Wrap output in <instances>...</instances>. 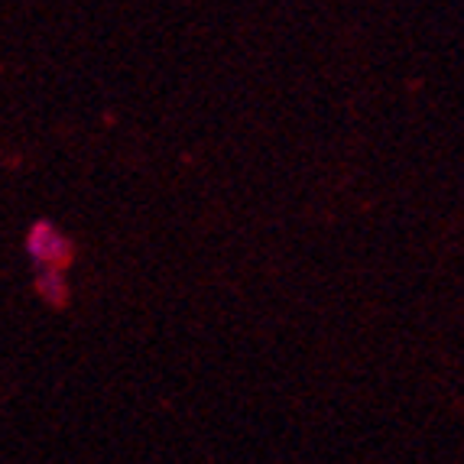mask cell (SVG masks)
Listing matches in <instances>:
<instances>
[{
  "instance_id": "obj_2",
  "label": "cell",
  "mask_w": 464,
  "mask_h": 464,
  "mask_svg": "<svg viewBox=\"0 0 464 464\" xmlns=\"http://www.w3.org/2000/svg\"><path fill=\"white\" fill-rule=\"evenodd\" d=\"M36 293L43 295L53 309H65V305H69V283H65V270H49V266H39Z\"/></svg>"
},
{
  "instance_id": "obj_1",
  "label": "cell",
  "mask_w": 464,
  "mask_h": 464,
  "mask_svg": "<svg viewBox=\"0 0 464 464\" xmlns=\"http://www.w3.org/2000/svg\"><path fill=\"white\" fill-rule=\"evenodd\" d=\"M26 254L33 256V264L36 266H49V270H69L75 264L78 247L75 240L65 237L53 221L46 218H39L36 225L30 227L26 234Z\"/></svg>"
}]
</instances>
